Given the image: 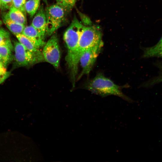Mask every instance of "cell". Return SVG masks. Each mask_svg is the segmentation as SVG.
Returning <instances> with one entry per match:
<instances>
[{"instance_id": "obj_1", "label": "cell", "mask_w": 162, "mask_h": 162, "mask_svg": "<svg viewBox=\"0 0 162 162\" xmlns=\"http://www.w3.org/2000/svg\"><path fill=\"white\" fill-rule=\"evenodd\" d=\"M85 88L92 92L102 97L112 95L127 100L129 99L122 92L120 86L101 73H98L94 78L88 81L86 84Z\"/></svg>"}, {"instance_id": "obj_2", "label": "cell", "mask_w": 162, "mask_h": 162, "mask_svg": "<svg viewBox=\"0 0 162 162\" xmlns=\"http://www.w3.org/2000/svg\"><path fill=\"white\" fill-rule=\"evenodd\" d=\"M103 44L102 34L99 28L96 26H84L78 42L76 61L78 64L80 58L86 50Z\"/></svg>"}, {"instance_id": "obj_3", "label": "cell", "mask_w": 162, "mask_h": 162, "mask_svg": "<svg viewBox=\"0 0 162 162\" xmlns=\"http://www.w3.org/2000/svg\"><path fill=\"white\" fill-rule=\"evenodd\" d=\"M64 10L57 4L46 8V35H51L62 25L65 18Z\"/></svg>"}, {"instance_id": "obj_4", "label": "cell", "mask_w": 162, "mask_h": 162, "mask_svg": "<svg viewBox=\"0 0 162 162\" xmlns=\"http://www.w3.org/2000/svg\"><path fill=\"white\" fill-rule=\"evenodd\" d=\"M42 54L44 60L55 68L59 66L60 52L58 40L56 35H52L44 46Z\"/></svg>"}, {"instance_id": "obj_5", "label": "cell", "mask_w": 162, "mask_h": 162, "mask_svg": "<svg viewBox=\"0 0 162 162\" xmlns=\"http://www.w3.org/2000/svg\"><path fill=\"white\" fill-rule=\"evenodd\" d=\"M15 60L20 66H25L43 61L44 58L31 52L19 42L14 43Z\"/></svg>"}, {"instance_id": "obj_6", "label": "cell", "mask_w": 162, "mask_h": 162, "mask_svg": "<svg viewBox=\"0 0 162 162\" xmlns=\"http://www.w3.org/2000/svg\"><path fill=\"white\" fill-rule=\"evenodd\" d=\"M103 45V44L100 45L90 48L82 53L79 60L82 71L78 77V79L84 75L88 74L90 73Z\"/></svg>"}, {"instance_id": "obj_7", "label": "cell", "mask_w": 162, "mask_h": 162, "mask_svg": "<svg viewBox=\"0 0 162 162\" xmlns=\"http://www.w3.org/2000/svg\"><path fill=\"white\" fill-rule=\"evenodd\" d=\"M31 25L44 39L46 35V19L45 10L42 7L40 8L34 15Z\"/></svg>"}, {"instance_id": "obj_8", "label": "cell", "mask_w": 162, "mask_h": 162, "mask_svg": "<svg viewBox=\"0 0 162 162\" xmlns=\"http://www.w3.org/2000/svg\"><path fill=\"white\" fill-rule=\"evenodd\" d=\"M22 34L28 38L38 48L44 46L46 43L37 30L32 25L25 26Z\"/></svg>"}, {"instance_id": "obj_9", "label": "cell", "mask_w": 162, "mask_h": 162, "mask_svg": "<svg viewBox=\"0 0 162 162\" xmlns=\"http://www.w3.org/2000/svg\"><path fill=\"white\" fill-rule=\"evenodd\" d=\"M19 42L26 48L38 56L44 58L42 53L26 36L22 33L16 35Z\"/></svg>"}, {"instance_id": "obj_10", "label": "cell", "mask_w": 162, "mask_h": 162, "mask_svg": "<svg viewBox=\"0 0 162 162\" xmlns=\"http://www.w3.org/2000/svg\"><path fill=\"white\" fill-rule=\"evenodd\" d=\"M142 56L144 58H162V36L155 45L144 49Z\"/></svg>"}, {"instance_id": "obj_11", "label": "cell", "mask_w": 162, "mask_h": 162, "mask_svg": "<svg viewBox=\"0 0 162 162\" xmlns=\"http://www.w3.org/2000/svg\"><path fill=\"white\" fill-rule=\"evenodd\" d=\"M6 14L10 20L16 23L24 25L26 24V15L13 6Z\"/></svg>"}, {"instance_id": "obj_12", "label": "cell", "mask_w": 162, "mask_h": 162, "mask_svg": "<svg viewBox=\"0 0 162 162\" xmlns=\"http://www.w3.org/2000/svg\"><path fill=\"white\" fill-rule=\"evenodd\" d=\"M3 22L9 30L14 34L22 33L25 25L16 23L10 20L5 14L3 17Z\"/></svg>"}, {"instance_id": "obj_13", "label": "cell", "mask_w": 162, "mask_h": 162, "mask_svg": "<svg viewBox=\"0 0 162 162\" xmlns=\"http://www.w3.org/2000/svg\"><path fill=\"white\" fill-rule=\"evenodd\" d=\"M40 3V0H28L26 2L25 10L31 17H33L38 10Z\"/></svg>"}, {"instance_id": "obj_14", "label": "cell", "mask_w": 162, "mask_h": 162, "mask_svg": "<svg viewBox=\"0 0 162 162\" xmlns=\"http://www.w3.org/2000/svg\"><path fill=\"white\" fill-rule=\"evenodd\" d=\"M12 49V48L8 46H0V56L5 67L10 59Z\"/></svg>"}, {"instance_id": "obj_15", "label": "cell", "mask_w": 162, "mask_h": 162, "mask_svg": "<svg viewBox=\"0 0 162 162\" xmlns=\"http://www.w3.org/2000/svg\"><path fill=\"white\" fill-rule=\"evenodd\" d=\"M8 46L13 48L10 39L9 33L3 28L0 29V46Z\"/></svg>"}, {"instance_id": "obj_16", "label": "cell", "mask_w": 162, "mask_h": 162, "mask_svg": "<svg viewBox=\"0 0 162 162\" xmlns=\"http://www.w3.org/2000/svg\"><path fill=\"white\" fill-rule=\"evenodd\" d=\"M77 0H56L57 4L64 10H70L75 4Z\"/></svg>"}, {"instance_id": "obj_17", "label": "cell", "mask_w": 162, "mask_h": 162, "mask_svg": "<svg viewBox=\"0 0 162 162\" xmlns=\"http://www.w3.org/2000/svg\"><path fill=\"white\" fill-rule=\"evenodd\" d=\"M158 66L160 70L159 75L148 82L146 85V86H152L162 82V62L159 63Z\"/></svg>"}, {"instance_id": "obj_18", "label": "cell", "mask_w": 162, "mask_h": 162, "mask_svg": "<svg viewBox=\"0 0 162 162\" xmlns=\"http://www.w3.org/2000/svg\"><path fill=\"white\" fill-rule=\"evenodd\" d=\"M26 0H12L13 6L22 12L26 15L25 5Z\"/></svg>"}, {"instance_id": "obj_19", "label": "cell", "mask_w": 162, "mask_h": 162, "mask_svg": "<svg viewBox=\"0 0 162 162\" xmlns=\"http://www.w3.org/2000/svg\"><path fill=\"white\" fill-rule=\"evenodd\" d=\"M2 8L4 9H9L13 6L12 0H1Z\"/></svg>"}, {"instance_id": "obj_20", "label": "cell", "mask_w": 162, "mask_h": 162, "mask_svg": "<svg viewBox=\"0 0 162 162\" xmlns=\"http://www.w3.org/2000/svg\"><path fill=\"white\" fill-rule=\"evenodd\" d=\"M10 73L7 72L6 74L0 75V84L3 82L9 76Z\"/></svg>"}, {"instance_id": "obj_21", "label": "cell", "mask_w": 162, "mask_h": 162, "mask_svg": "<svg viewBox=\"0 0 162 162\" xmlns=\"http://www.w3.org/2000/svg\"><path fill=\"white\" fill-rule=\"evenodd\" d=\"M5 67L0 65V75L5 74L7 72Z\"/></svg>"}, {"instance_id": "obj_22", "label": "cell", "mask_w": 162, "mask_h": 162, "mask_svg": "<svg viewBox=\"0 0 162 162\" xmlns=\"http://www.w3.org/2000/svg\"><path fill=\"white\" fill-rule=\"evenodd\" d=\"M0 65H1L4 66L0 56Z\"/></svg>"}, {"instance_id": "obj_23", "label": "cell", "mask_w": 162, "mask_h": 162, "mask_svg": "<svg viewBox=\"0 0 162 162\" xmlns=\"http://www.w3.org/2000/svg\"><path fill=\"white\" fill-rule=\"evenodd\" d=\"M43 1L46 4H47V0H43Z\"/></svg>"}, {"instance_id": "obj_24", "label": "cell", "mask_w": 162, "mask_h": 162, "mask_svg": "<svg viewBox=\"0 0 162 162\" xmlns=\"http://www.w3.org/2000/svg\"><path fill=\"white\" fill-rule=\"evenodd\" d=\"M2 8L1 4V0H0V9Z\"/></svg>"}, {"instance_id": "obj_25", "label": "cell", "mask_w": 162, "mask_h": 162, "mask_svg": "<svg viewBox=\"0 0 162 162\" xmlns=\"http://www.w3.org/2000/svg\"><path fill=\"white\" fill-rule=\"evenodd\" d=\"M2 24V21L0 20V26Z\"/></svg>"}, {"instance_id": "obj_26", "label": "cell", "mask_w": 162, "mask_h": 162, "mask_svg": "<svg viewBox=\"0 0 162 162\" xmlns=\"http://www.w3.org/2000/svg\"></svg>"}]
</instances>
